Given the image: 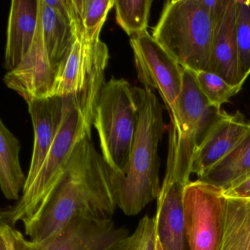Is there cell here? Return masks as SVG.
<instances>
[{
  "instance_id": "30",
  "label": "cell",
  "mask_w": 250,
  "mask_h": 250,
  "mask_svg": "<svg viewBox=\"0 0 250 250\" xmlns=\"http://www.w3.org/2000/svg\"></svg>"
},
{
  "instance_id": "28",
  "label": "cell",
  "mask_w": 250,
  "mask_h": 250,
  "mask_svg": "<svg viewBox=\"0 0 250 250\" xmlns=\"http://www.w3.org/2000/svg\"><path fill=\"white\" fill-rule=\"evenodd\" d=\"M241 197H247V198H250V190L247 193V194H244V195Z\"/></svg>"
},
{
  "instance_id": "24",
  "label": "cell",
  "mask_w": 250,
  "mask_h": 250,
  "mask_svg": "<svg viewBox=\"0 0 250 250\" xmlns=\"http://www.w3.org/2000/svg\"><path fill=\"white\" fill-rule=\"evenodd\" d=\"M250 190V172L234 181L224 191L227 197H241Z\"/></svg>"
},
{
  "instance_id": "10",
  "label": "cell",
  "mask_w": 250,
  "mask_h": 250,
  "mask_svg": "<svg viewBox=\"0 0 250 250\" xmlns=\"http://www.w3.org/2000/svg\"><path fill=\"white\" fill-rule=\"evenodd\" d=\"M20 250H112L128 232L112 219L80 216L73 219L52 238L41 243L27 240L14 229Z\"/></svg>"
},
{
  "instance_id": "19",
  "label": "cell",
  "mask_w": 250,
  "mask_h": 250,
  "mask_svg": "<svg viewBox=\"0 0 250 250\" xmlns=\"http://www.w3.org/2000/svg\"><path fill=\"white\" fill-rule=\"evenodd\" d=\"M76 36L88 43L100 42V33L115 0H71Z\"/></svg>"
},
{
  "instance_id": "21",
  "label": "cell",
  "mask_w": 250,
  "mask_h": 250,
  "mask_svg": "<svg viewBox=\"0 0 250 250\" xmlns=\"http://www.w3.org/2000/svg\"><path fill=\"white\" fill-rule=\"evenodd\" d=\"M192 73L199 88L209 104L217 110L222 109V105L229 103L231 98L238 94L243 87L242 85L229 84L222 77L210 71Z\"/></svg>"
},
{
  "instance_id": "17",
  "label": "cell",
  "mask_w": 250,
  "mask_h": 250,
  "mask_svg": "<svg viewBox=\"0 0 250 250\" xmlns=\"http://www.w3.org/2000/svg\"><path fill=\"white\" fill-rule=\"evenodd\" d=\"M250 172V121L248 126L234 147L199 178L224 190L238 178Z\"/></svg>"
},
{
  "instance_id": "14",
  "label": "cell",
  "mask_w": 250,
  "mask_h": 250,
  "mask_svg": "<svg viewBox=\"0 0 250 250\" xmlns=\"http://www.w3.org/2000/svg\"><path fill=\"white\" fill-rule=\"evenodd\" d=\"M186 184L172 182L162 184L155 215L156 233L162 250H186L184 196Z\"/></svg>"
},
{
  "instance_id": "1",
  "label": "cell",
  "mask_w": 250,
  "mask_h": 250,
  "mask_svg": "<svg viewBox=\"0 0 250 250\" xmlns=\"http://www.w3.org/2000/svg\"><path fill=\"white\" fill-rule=\"evenodd\" d=\"M113 175L85 134L39 210L23 223L26 235L33 242H43L80 215L112 219L118 207Z\"/></svg>"
},
{
  "instance_id": "6",
  "label": "cell",
  "mask_w": 250,
  "mask_h": 250,
  "mask_svg": "<svg viewBox=\"0 0 250 250\" xmlns=\"http://www.w3.org/2000/svg\"><path fill=\"white\" fill-rule=\"evenodd\" d=\"M109 50L102 41L88 43L76 38L58 68L51 96L72 97L91 135L95 112L104 87Z\"/></svg>"
},
{
  "instance_id": "25",
  "label": "cell",
  "mask_w": 250,
  "mask_h": 250,
  "mask_svg": "<svg viewBox=\"0 0 250 250\" xmlns=\"http://www.w3.org/2000/svg\"><path fill=\"white\" fill-rule=\"evenodd\" d=\"M15 228L1 221L0 238H2L6 246L7 250H20L15 234Z\"/></svg>"
},
{
  "instance_id": "26",
  "label": "cell",
  "mask_w": 250,
  "mask_h": 250,
  "mask_svg": "<svg viewBox=\"0 0 250 250\" xmlns=\"http://www.w3.org/2000/svg\"><path fill=\"white\" fill-rule=\"evenodd\" d=\"M0 250H7L6 246L2 238H0Z\"/></svg>"
},
{
  "instance_id": "9",
  "label": "cell",
  "mask_w": 250,
  "mask_h": 250,
  "mask_svg": "<svg viewBox=\"0 0 250 250\" xmlns=\"http://www.w3.org/2000/svg\"><path fill=\"white\" fill-rule=\"evenodd\" d=\"M224 191L200 179L184 187V222L189 250H221L227 204Z\"/></svg>"
},
{
  "instance_id": "4",
  "label": "cell",
  "mask_w": 250,
  "mask_h": 250,
  "mask_svg": "<svg viewBox=\"0 0 250 250\" xmlns=\"http://www.w3.org/2000/svg\"><path fill=\"white\" fill-rule=\"evenodd\" d=\"M144 96V88L134 87L124 79H111L101 93L93 125L102 156L116 173L125 167L131 154Z\"/></svg>"
},
{
  "instance_id": "7",
  "label": "cell",
  "mask_w": 250,
  "mask_h": 250,
  "mask_svg": "<svg viewBox=\"0 0 250 250\" xmlns=\"http://www.w3.org/2000/svg\"><path fill=\"white\" fill-rule=\"evenodd\" d=\"M85 134L91 137L74 99L67 97L62 124L42 169L16 204L2 210L1 221L15 228L36 213L62 173L74 146Z\"/></svg>"
},
{
  "instance_id": "5",
  "label": "cell",
  "mask_w": 250,
  "mask_h": 250,
  "mask_svg": "<svg viewBox=\"0 0 250 250\" xmlns=\"http://www.w3.org/2000/svg\"><path fill=\"white\" fill-rule=\"evenodd\" d=\"M181 122L169 129L166 172L163 184L190 182L193 159L205 134L221 110L213 108L199 88L194 74L184 68L179 99Z\"/></svg>"
},
{
  "instance_id": "15",
  "label": "cell",
  "mask_w": 250,
  "mask_h": 250,
  "mask_svg": "<svg viewBox=\"0 0 250 250\" xmlns=\"http://www.w3.org/2000/svg\"><path fill=\"white\" fill-rule=\"evenodd\" d=\"M39 0H13L7 30L5 67L14 71L30 50L39 21Z\"/></svg>"
},
{
  "instance_id": "22",
  "label": "cell",
  "mask_w": 250,
  "mask_h": 250,
  "mask_svg": "<svg viewBox=\"0 0 250 250\" xmlns=\"http://www.w3.org/2000/svg\"><path fill=\"white\" fill-rule=\"evenodd\" d=\"M238 75L244 84L250 75V0H236Z\"/></svg>"
},
{
  "instance_id": "18",
  "label": "cell",
  "mask_w": 250,
  "mask_h": 250,
  "mask_svg": "<svg viewBox=\"0 0 250 250\" xmlns=\"http://www.w3.org/2000/svg\"><path fill=\"white\" fill-rule=\"evenodd\" d=\"M221 250H250V198L227 197Z\"/></svg>"
},
{
  "instance_id": "11",
  "label": "cell",
  "mask_w": 250,
  "mask_h": 250,
  "mask_svg": "<svg viewBox=\"0 0 250 250\" xmlns=\"http://www.w3.org/2000/svg\"><path fill=\"white\" fill-rule=\"evenodd\" d=\"M66 102L67 97L50 96L27 102L34 131V145L23 191L31 187L46 160L62 124Z\"/></svg>"
},
{
  "instance_id": "23",
  "label": "cell",
  "mask_w": 250,
  "mask_h": 250,
  "mask_svg": "<svg viewBox=\"0 0 250 250\" xmlns=\"http://www.w3.org/2000/svg\"><path fill=\"white\" fill-rule=\"evenodd\" d=\"M156 223L155 216L146 215L131 235L123 238L115 250H156Z\"/></svg>"
},
{
  "instance_id": "29",
  "label": "cell",
  "mask_w": 250,
  "mask_h": 250,
  "mask_svg": "<svg viewBox=\"0 0 250 250\" xmlns=\"http://www.w3.org/2000/svg\"><path fill=\"white\" fill-rule=\"evenodd\" d=\"M115 247H116V246H115ZM115 247H114V248H113V249H112V250H115Z\"/></svg>"
},
{
  "instance_id": "20",
  "label": "cell",
  "mask_w": 250,
  "mask_h": 250,
  "mask_svg": "<svg viewBox=\"0 0 250 250\" xmlns=\"http://www.w3.org/2000/svg\"><path fill=\"white\" fill-rule=\"evenodd\" d=\"M152 4V0L115 1L117 23L130 37L147 31Z\"/></svg>"
},
{
  "instance_id": "13",
  "label": "cell",
  "mask_w": 250,
  "mask_h": 250,
  "mask_svg": "<svg viewBox=\"0 0 250 250\" xmlns=\"http://www.w3.org/2000/svg\"><path fill=\"white\" fill-rule=\"evenodd\" d=\"M236 0H228L213 19V36L208 71L233 85H244L238 75Z\"/></svg>"
},
{
  "instance_id": "16",
  "label": "cell",
  "mask_w": 250,
  "mask_h": 250,
  "mask_svg": "<svg viewBox=\"0 0 250 250\" xmlns=\"http://www.w3.org/2000/svg\"><path fill=\"white\" fill-rule=\"evenodd\" d=\"M18 139L0 121V185L8 200H20L27 181L20 162Z\"/></svg>"
},
{
  "instance_id": "8",
  "label": "cell",
  "mask_w": 250,
  "mask_h": 250,
  "mask_svg": "<svg viewBox=\"0 0 250 250\" xmlns=\"http://www.w3.org/2000/svg\"><path fill=\"white\" fill-rule=\"evenodd\" d=\"M130 44L138 80L145 89L159 92L169 113L170 126H178L181 122L179 99L183 90L184 68L147 30L131 37Z\"/></svg>"
},
{
  "instance_id": "2",
  "label": "cell",
  "mask_w": 250,
  "mask_h": 250,
  "mask_svg": "<svg viewBox=\"0 0 250 250\" xmlns=\"http://www.w3.org/2000/svg\"><path fill=\"white\" fill-rule=\"evenodd\" d=\"M165 129L163 107L154 92L145 89L131 154L123 170L113 175L117 204L127 216H136L159 197L162 185L158 150Z\"/></svg>"
},
{
  "instance_id": "12",
  "label": "cell",
  "mask_w": 250,
  "mask_h": 250,
  "mask_svg": "<svg viewBox=\"0 0 250 250\" xmlns=\"http://www.w3.org/2000/svg\"><path fill=\"white\" fill-rule=\"evenodd\" d=\"M248 122L240 111L229 114L222 109L194 153L191 174L204 176L236 144Z\"/></svg>"
},
{
  "instance_id": "3",
  "label": "cell",
  "mask_w": 250,
  "mask_h": 250,
  "mask_svg": "<svg viewBox=\"0 0 250 250\" xmlns=\"http://www.w3.org/2000/svg\"><path fill=\"white\" fill-rule=\"evenodd\" d=\"M213 21L201 0H169L153 30V39L180 65L208 71Z\"/></svg>"
},
{
  "instance_id": "27",
  "label": "cell",
  "mask_w": 250,
  "mask_h": 250,
  "mask_svg": "<svg viewBox=\"0 0 250 250\" xmlns=\"http://www.w3.org/2000/svg\"><path fill=\"white\" fill-rule=\"evenodd\" d=\"M156 250H162V247H161L160 242H159V239L157 238V241H156Z\"/></svg>"
}]
</instances>
